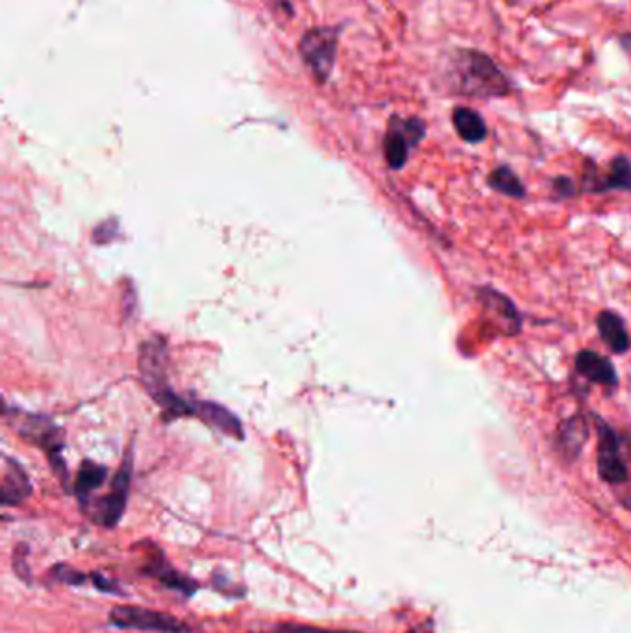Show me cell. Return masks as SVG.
<instances>
[{
    "instance_id": "11",
    "label": "cell",
    "mask_w": 631,
    "mask_h": 633,
    "mask_svg": "<svg viewBox=\"0 0 631 633\" xmlns=\"http://www.w3.org/2000/svg\"><path fill=\"white\" fill-rule=\"evenodd\" d=\"M596 328L607 348L615 354H626L631 348V337L626 330V324L619 313L602 311L596 317Z\"/></svg>"
},
{
    "instance_id": "16",
    "label": "cell",
    "mask_w": 631,
    "mask_h": 633,
    "mask_svg": "<svg viewBox=\"0 0 631 633\" xmlns=\"http://www.w3.org/2000/svg\"><path fill=\"white\" fill-rule=\"evenodd\" d=\"M104 480H106V469L100 467L97 463L86 461L82 465V469L78 471V476H76V497L80 498L82 504H86L87 497L95 489H99L100 485L104 484Z\"/></svg>"
},
{
    "instance_id": "6",
    "label": "cell",
    "mask_w": 631,
    "mask_h": 633,
    "mask_svg": "<svg viewBox=\"0 0 631 633\" xmlns=\"http://www.w3.org/2000/svg\"><path fill=\"white\" fill-rule=\"evenodd\" d=\"M583 189L587 193H606V191H631V160L626 156H617L609 163V173L600 176L591 160L585 163Z\"/></svg>"
},
{
    "instance_id": "19",
    "label": "cell",
    "mask_w": 631,
    "mask_h": 633,
    "mask_svg": "<svg viewBox=\"0 0 631 633\" xmlns=\"http://www.w3.org/2000/svg\"><path fill=\"white\" fill-rule=\"evenodd\" d=\"M50 576H52L54 580H58V582L67 585H82L86 582V574L75 571L73 567H69V565H65V563H60V565L52 567Z\"/></svg>"
},
{
    "instance_id": "18",
    "label": "cell",
    "mask_w": 631,
    "mask_h": 633,
    "mask_svg": "<svg viewBox=\"0 0 631 633\" xmlns=\"http://www.w3.org/2000/svg\"><path fill=\"white\" fill-rule=\"evenodd\" d=\"M265 633H363L352 632V630H330V628H317V626H306L297 622H280L273 626L269 632Z\"/></svg>"
},
{
    "instance_id": "7",
    "label": "cell",
    "mask_w": 631,
    "mask_h": 633,
    "mask_svg": "<svg viewBox=\"0 0 631 633\" xmlns=\"http://www.w3.org/2000/svg\"><path fill=\"white\" fill-rule=\"evenodd\" d=\"M130 478H132V461H130V456H126L123 469L117 472L113 480L112 491L100 500L99 511H97V522L100 526L113 528L123 519L128 495H130Z\"/></svg>"
},
{
    "instance_id": "14",
    "label": "cell",
    "mask_w": 631,
    "mask_h": 633,
    "mask_svg": "<svg viewBox=\"0 0 631 633\" xmlns=\"http://www.w3.org/2000/svg\"><path fill=\"white\" fill-rule=\"evenodd\" d=\"M30 491L32 489L25 472L17 467V463L10 465L8 471L4 472V480H2V504L4 506L19 504L30 495Z\"/></svg>"
},
{
    "instance_id": "12",
    "label": "cell",
    "mask_w": 631,
    "mask_h": 633,
    "mask_svg": "<svg viewBox=\"0 0 631 633\" xmlns=\"http://www.w3.org/2000/svg\"><path fill=\"white\" fill-rule=\"evenodd\" d=\"M145 572H147L149 576H152V578L160 580L161 584L165 585V587L174 589V591H180V593H184L186 596L197 593V582L191 580V578H187L186 574H182V572H178L174 567H171V563L165 559V556H163L161 552L149 558Z\"/></svg>"
},
{
    "instance_id": "22",
    "label": "cell",
    "mask_w": 631,
    "mask_h": 633,
    "mask_svg": "<svg viewBox=\"0 0 631 633\" xmlns=\"http://www.w3.org/2000/svg\"><path fill=\"white\" fill-rule=\"evenodd\" d=\"M93 584H95V587H97L99 591H102V593H113V595H115V593H119L117 585L112 584L108 578L99 576V574H95V576H93Z\"/></svg>"
},
{
    "instance_id": "5",
    "label": "cell",
    "mask_w": 631,
    "mask_h": 633,
    "mask_svg": "<svg viewBox=\"0 0 631 633\" xmlns=\"http://www.w3.org/2000/svg\"><path fill=\"white\" fill-rule=\"evenodd\" d=\"M598 428V474L606 484L619 485L628 480V467L620 454V439L617 432L604 419H596Z\"/></svg>"
},
{
    "instance_id": "17",
    "label": "cell",
    "mask_w": 631,
    "mask_h": 633,
    "mask_svg": "<svg viewBox=\"0 0 631 633\" xmlns=\"http://www.w3.org/2000/svg\"><path fill=\"white\" fill-rule=\"evenodd\" d=\"M197 413L204 421L210 422V424L217 426V428H221L226 434L234 435V437H241V435H243L241 424H239L236 417H234L230 411L221 408V406H215V404H200Z\"/></svg>"
},
{
    "instance_id": "3",
    "label": "cell",
    "mask_w": 631,
    "mask_h": 633,
    "mask_svg": "<svg viewBox=\"0 0 631 633\" xmlns=\"http://www.w3.org/2000/svg\"><path fill=\"white\" fill-rule=\"evenodd\" d=\"M110 624L121 630L139 632L193 633L191 626L174 615L141 606H115L110 611Z\"/></svg>"
},
{
    "instance_id": "21",
    "label": "cell",
    "mask_w": 631,
    "mask_h": 633,
    "mask_svg": "<svg viewBox=\"0 0 631 633\" xmlns=\"http://www.w3.org/2000/svg\"><path fill=\"white\" fill-rule=\"evenodd\" d=\"M554 191H556L557 197L569 199L570 195H574V184L567 176H559L554 180Z\"/></svg>"
},
{
    "instance_id": "24",
    "label": "cell",
    "mask_w": 631,
    "mask_h": 633,
    "mask_svg": "<svg viewBox=\"0 0 631 633\" xmlns=\"http://www.w3.org/2000/svg\"><path fill=\"white\" fill-rule=\"evenodd\" d=\"M408 633H434L432 632V626L430 624H422V626H417V628H413L411 632Z\"/></svg>"
},
{
    "instance_id": "20",
    "label": "cell",
    "mask_w": 631,
    "mask_h": 633,
    "mask_svg": "<svg viewBox=\"0 0 631 633\" xmlns=\"http://www.w3.org/2000/svg\"><path fill=\"white\" fill-rule=\"evenodd\" d=\"M26 556H28V548L26 545H19V547L13 550V571L17 572V576L30 584L32 582V571L30 567L26 565Z\"/></svg>"
},
{
    "instance_id": "23",
    "label": "cell",
    "mask_w": 631,
    "mask_h": 633,
    "mask_svg": "<svg viewBox=\"0 0 631 633\" xmlns=\"http://www.w3.org/2000/svg\"><path fill=\"white\" fill-rule=\"evenodd\" d=\"M619 45L622 49L626 50L628 54H631V32L630 34H622V36H619Z\"/></svg>"
},
{
    "instance_id": "10",
    "label": "cell",
    "mask_w": 631,
    "mask_h": 633,
    "mask_svg": "<svg viewBox=\"0 0 631 633\" xmlns=\"http://www.w3.org/2000/svg\"><path fill=\"white\" fill-rule=\"evenodd\" d=\"M478 297L483 304V308L487 313L496 315L498 326L504 328L506 334H517L520 330V317L515 306L511 304L509 298L500 295L498 291H493L489 287H483L478 291Z\"/></svg>"
},
{
    "instance_id": "9",
    "label": "cell",
    "mask_w": 631,
    "mask_h": 633,
    "mask_svg": "<svg viewBox=\"0 0 631 633\" xmlns=\"http://www.w3.org/2000/svg\"><path fill=\"white\" fill-rule=\"evenodd\" d=\"M576 371L589 382L604 385L607 389H615L619 385V376L613 363L593 350H582L576 356Z\"/></svg>"
},
{
    "instance_id": "8",
    "label": "cell",
    "mask_w": 631,
    "mask_h": 633,
    "mask_svg": "<svg viewBox=\"0 0 631 633\" xmlns=\"http://www.w3.org/2000/svg\"><path fill=\"white\" fill-rule=\"evenodd\" d=\"M587 437H589L587 419H583L582 415H574L567 421L561 422L559 428H557V452L565 460L574 461L580 456L583 445L587 443Z\"/></svg>"
},
{
    "instance_id": "4",
    "label": "cell",
    "mask_w": 631,
    "mask_h": 633,
    "mask_svg": "<svg viewBox=\"0 0 631 633\" xmlns=\"http://www.w3.org/2000/svg\"><path fill=\"white\" fill-rule=\"evenodd\" d=\"M426 136V123L421 117L402 119L393 115L384 137L385 160L391 169H402L409 158V150L417 147Z\"/></svg>"
},
{
    "instance_id": "1",
    "label": "cell",
    "mask_w": 631,
    "mask_h": 633,
    "mask_svg": "<svg viewBox=\"0 0 631 633\" xmlns=\"http://www.w3.org/2000/svg\"><path fill=\"white\" fill-rule=\"evenodd\" d=\"M443 80L446 89L461 99H504L513 91L508 73L487 52L471 47L448 52Z\"/></svg>"
},
{
    "instance_id": "15",
    "label": "cell",
    "mask_w": 631,
    "mask_h": 633,
    "mask_svg": "<svg viewBox=\"0 0 631 633\" xmlns=\"http://www.w3.org/2000/svg\"><path fill=\"white\" fill-rule=\"evenodd\" d=\"M487 184L493 191L500 193V195H506L509 199H524L526 197V187L522 186L519 176L513 173L508 165L496 167L495 171L489 174Z\"/></svg>"
},
{
    "instance_id": "2",
    "label": "cell",
    "mask_w": 631,
    "mask_h": 633,
    "mask_svg": "<svg viewBox=\"0 0 631 633\" xmlns=\"http://www.w3.org/2000/svg\"><path fill=\"white\" fill-rule=\"evenodd\" d=\"M339 26H317L300 39V56L319 84H324L334 71L339 50Z\"/></svg>"
},
{
    "instance_id": "13",
    "label": "cell",
    "mask_w": 631,
    "mask_h": 633,
    "mask_svg": "<svg viewBox=\"0 0 631 633\" xmlns=\"http://www.w3.org/2000/svg\"><path fill=\"white\" fill-rule=\"evenodd\" d=\"M452 125L456 128V134L469 145H480L489 134V128H487L482 113L472 110L469 106L454 108Z\"/></svg>"
}]
</instances>
